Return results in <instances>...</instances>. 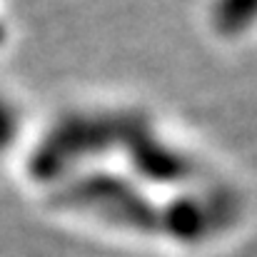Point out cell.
Masks as SVG:
<instances>
[{
    "mask_svg": "<svg viewBox=\"0 0 257 257\" xmlns=\"http://www.w3.org/2000/svg\"><path fill=\"white\" fill-rule=\"evenodd\" d=\"M150 120L138 110H85L60 117L35 145L28 160L33 180L58 185L90 160L125 150Z\"/></svg>",
    "mask_w": 257,
    "mask_h": 257,
    "instance_id": "obj_1",
    "label": "cell"
},
{
    "mask_svg": "<svg viewBox=\"0 0 257 257\" xmlns=\"http://www.w3.org/2000/svg\"><path fill=\"white\" fill-rule=\"evenodd\" d=\"M58 205L97 217L120 230L155 235L160 222V202H155L145 185L107 170L75 172L55 185Z\"/></svg>",
    "mask_w": 257,
    "mask_h": 257,
    "instance_id": "obj_2",
    "label": "cell"
},
{
    "mask_svg": "<svg viewBox=\"0 0 257 257\" xmlns=\"http://www.w3.org/2000/svg\"><path fill=\"white\" fill-rule=\"evenodd\" d=\"M240 215V197L227 187H195L160 202L158 232L175 242L197 245L212 240L235 225Z\"/></svg>",
    "mask_w": 257,
    "mask_h": 257,
    "instance_id": "obj_3",
    "label": "cell"
},
{
    "mask_svg": "<svg viewBox=\"0 0 257 257\" xmlns=\"http://www.w3.org/2000/svg\"><path fill=\"white\" fill-rule=\"evenodd\" d=\"M122 153L127 155L140 185H182L197 175V165L182 150L160 140L153 133V125H145L140 133H135Z\"/></svg>",
    "mask_w": 257,
    "mask_h": 257,
    "instance_id": "obj_4",
    "label": "cell"
},
{
    "mask_svg": "<svg viewBox=\"0 0 257 257\" xmlns=\"http://www.w3.org/2000/svg\"><path fill=\"white\" fill-rule=\"evenodd\" d=\"M255 5L257 0H212L210 23L225 38L242 35L255 20Z\"/></svg>",
    "mask_w": 257,
    "mask_h": 257,
    "instance_id": "obj_5",
    "label": "cell"
},
{
    "mask_svg": "<svg viewBox=\"0 0 257 257\" xmlns=\"http://www.w3.org/2000/svg\"><path fill=\"white\" fill-rule=\"evenodd\" d=\"M15 138H18V112L5 97H0V155L15 143Z\"/></svg>",
    "mask_w": 257,
    "mask_h": 257,
    "instance_id": "obj_6",
    "label": "cell"
},
{
    "mask_svg": "<svg viewBox=\"0 0 257 257\" xmlns=\"http://www.w3.org/2000/svg\"><path fill=\"white\" fill-rule=\"evenodd\" d=\"M3 43H5V25L0 23V45H3Z\"/></svg>",
    "mask_w": 257,
    "mask_h": 257,
    "instance_id": "obj_7",
    "label": "cell"
}]
</instances>
